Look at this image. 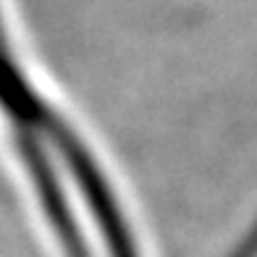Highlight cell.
Instances as JSON below:
<instances>
[{"instance_id":"cell-1","label":"cell","mask_w":257,"mask_h":257,"mask_svg":"<svg viewBox=\"0 0 257 257\" xmlns=\"http://www.w3.org/2000/svg\"><path fill=\"white\" fill-rule=\"evenodd\" d=\"M0 134L61 257H142L89 145L37 87L0 14Z\"/></svg>"}]
</instances>
